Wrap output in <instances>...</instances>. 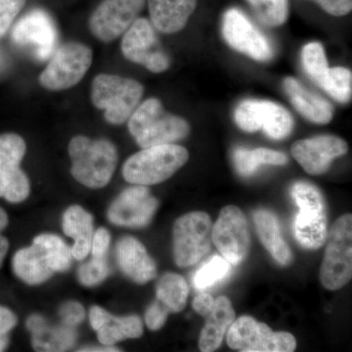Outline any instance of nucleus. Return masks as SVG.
<instances>
[{"mask_svg":"<svg viewBox=\"0 0 352 352\" xmlns=\"http://www.w3.org/2000/svg\"><path fill=\"white\" fill-rule=\"evenodd\" d=\"M92 59V50L85 44L65 43L58 48L50 64L39 76V83L51 91H61L75 87L91 66Z\"/></svg>","mask_w":352,"mask_h":352,"instance_id":"nucleus-8","label":"nucleus"},{"mask_svg":"<svg viewBox=\"0 0 352 352\" xmlns=\"http://www.w3.org/2000/svg\"><path fill=\"white\" fill-rule=\"evenodd\" d=\"M98 340L103 346H112L126 339H138L143 333V324L138 315L118 317L111 316L107 323L99 330Z\"/></svg>","mask_w":352,"mask_h":352,"instance_id":"nucleus-28","label":"nucleus"},{"mask_svg":"<svg viewBox=\"0 0 352 352\" xmlns=\"http://www.w3.org/2000/svg\"><path fill=\"white\" fill-rule=\"evenodd\" d=\"M12 266L16 276L29 285L43 283L54 273L48 264L43 248L34 242L31 247L16 252Z\"/></svg>","mask_w":352,"mask_h":352,"instance_id":"nucleus-24","label":"nucleus"},{"mask_svg":"<svg viewBox=\"0 0 352 352\" xmlns=\"http://www.w3.org/2000/svg\"><path fill=\"white\" fill-rule=\"evenodd\" d=\"M324 11L333 16H344L351 12L352 0H315Z\"/></svg>","mask_w":352,"mask_h":352,"instance_id":"nucleus-42","label":"nucleus"},{"mask_svg":"<svg viewBox=\"0 0 352 352\" xmlns=\"http://www.w3.org/2000/svg\"><path fill=\"white\" fill-rule=\"evenodd\" d=\"M347 150L344 139L321 135L296 141L292 146V155L308 175H320L330 168L333 159L344 156Z\"/></svg>","mask_w":352,"mask_h":352,"instance_id":"nucleus-16","label":"nucleus"},{"mask_svg":"<svg viewBox=\"0 0 352 352\" xmlns=\"http://www.w3.org/2000/svg\"><path fill=\"white\" fill-rule=\"evenodd\" d=\"M157 300L168 312L177 314L186 307L189 287L182 275L166 273L157 284Z\"/></svg>","mask_w":352,"mask_h":352,"instance_id":"nucleus-27","label":"nucleus"},{"mask_svg":"<svg viewBox=\"0 0 352 352\" xmlns=\"http://www.w3.org/2000/svg\"><path fill=\"white\" fill-rule=\"evenodd\" d=\"M145 0H103L89 19L95 38L111 43L122 36L138 19Z\"/></svg>","mask_w":352,"mask_h":352,"instance_id":"nucleus-15","label":"nucleus"},{"mask_svg":"<svg viewBox=\"0 0 352 352\" xmlns=\"http://www.w3.org/2000/svg\"><path fill=\"white\" fill-rule=\"evenodd\" d=\"M212 240L229 263L237 265L242 263L251 247V236L244 212L236 206L222 208L212 226Z\"/></svg>","mask_w":352,"mask_h":352,"instance_id":"nucleus-11","label":"nucleus"},{"mask_svg":"<svg viewBox=\"0 0 352 352\" xmlns=\"http://www.w3.org/2000/svg\"><path fill=\"white\" fill-rule=\"evenodd\" d=\"M206 324L199 338V349L203 352L217 351L226 333L236 319L235 310L226 296L214 300L212 309L206 315Z\"/></svg>","mask_w":352,"mask_h":352,"instance_id":"nucleus-19","label":"nucleus"},{"mask_svg":"<svg viewBox=\"0 0 352 352\" xmlns=\"http://www.w3.org/2000/svg\"><path fill=\"white\" fill-rule=\"evenodd\" d=\"M227 344L242 352H292L296 338L288 332H274L266 324L252 316L235 319L227 331Z\"/></svg>","mask_w":352,"mask_h":352,"instance_id":"nucleus-7","label":"nucleus"},{"mask_svg":"<svg viewBox=\"0 0 352 352\" xmlns=\"http://www.w3.org/2000/svg\"><path fill=\"white\" fill-rule=\"evenodd\" d=\"M72 175L76 182L89 188L106 186L115 173L118 152L115 145L106 139L91 140L78 135L69 141Z\"/></svg>","mask_w":352,"mask_h":352,"instance_id":"nucleus-1","label":"nucleus"},{"mask_svg":"<svg viewBox=\"0 0 352 352\" xmlns=\"http://www.w3.org/2000/svg\"><path fill=\"white\" fill-rule=\"evenodd\" d=\"M36 243L43 248L48 264L54 272L68 270L72 263V250L61 238L53 234H41L34 238Z\"/></svg>","mask_w":352,"mask_h":352,"instance_id":"nucleus-29","label":"nucleus"},{"mask_svg":"<svg viewBox=\"0 0 352 352\" xmlns=\"http://www.w3.org/2000/svg\"><path fill=\"white\" fill-rule=\"evenodd\" d=\"M222 34L231 47L256 61H270L274 55L270 39L239 9H228L224 14Z\"/></svg>","mask_w":352,"mask_h":352,"instance_id":"nucleus-14","label":"nucleus"},{"mask_svg":"<svg viewBox=\"0 0 352 352\" xmlns=\"http://www.w3.org/2000/svg\"><path fill=\"white\" fill-rule=\"evenodd\" d=\"M143 94L140 83L119 76L102 74L92 82V103L105 111L104 117L113 124H124L131 118Z\"/></svg>","mask_w":352,"mask_h":352,"instance_id":"nucleus-4","label":"nucleus"},{"mask_svg":"<svg viewBox=\"0 0 352 352\" xmlns=\"http://www.w3.org/2000/svg\"><path fill=\"white\" fill-rule=\"evenodd\" d=\"M159 207V201L150 195L143 185L131 187L122 192L108 212V219L116 226L143 227L147 226Z\"/></svg>","mask_w":352,"mask_h":352,"instance_id":"nucleus-17","label":"nucleus"},{"mask_svg":"<svg viewBox=\"0 0 352 352\" xmlns=\"http://www.w3.org/2000/svg\"><path fill=\"white\" fill-rule=\"evenodd\" d=\"M284 87L294 107L305 119L319 124L331 122L333 109L323 97L305 89L294 78H287L284 80Z\"/></svg>","mask_w":352,"mask_h":352,"instance_id":"nucleus-21","label":"nucleus"},{"mask_svg":"<svg viewBox=\"0 0 352 352\" xmlns=\"http://www.w3.org/2000/svg\"><path fill=\"white\" fill-rule=\"evenodd\" d=\"M117 256L120 270L135 283L146 284L156 278V263L135 238L124 237L119 241Z\"/></svg>","mask_w":352,"mask_h":352,"instance_id":"nucleus-18","label":"nucleus"},{"mask_svg":"<svg viewBox=\"0 0 352 352\" xmlns=\"http://www.w3.org/2000/svg\"><path fill=\"white\" fill-rule=\"evenodd\" d=\"M236 124L247 132L263 129L268 138L281 140L288 138L294 129L291 113L279 104L265 100L248 99L236 108Z\"/></svg>","mask_w":352,"mask_h":352,"instance_id":"nucleus-9","label":"nucleus"},{"mask_svg":"<svg viewBox=\"0 0 352 352\" xmlns=\"http://www.w3.org/2000/svg\"><path fill=\"white\" fill-rule=\"evenodd\" d=\"M122 51L127 60L142 65L152 73H163L170 67V59L160 47L154 28L144 18H138L126 30Z\"/></svg>","mask_w":352,"mask_h":352,"instance_id":"nucleus-13","label":"nucleus"},{"mask_svg":"<svg viewBox=\"0 0 352 352\" xmlns=\"http://www.w3.org/2000/svg\"><path fill=\"white\" fill-rule=\"evenodd\" d=\"M9 219L6 210L0 208V267L3 264L4 259L9 250V242L4 236L1 235L2 231L8 226Z\"/></svg>","mask_w":352,"mask_h":352,"instance_id":"nucleus-44","label":"nucleus"},{"mask_svg":"<svg viewBox=\"0 0 352 352\" xmlns=\"http://www.w3.org/2000/svg\"><path fill=\"white\" fill-rule=\"evenodd\" d=\"M24 139L16 133L0 135V198L17 204L29 197V178L21 170L25 154Z\"/></svg>","mask_w":352,"mask_h":352,"instance_id":"nucleus-10","label":"nucleus"},{"mask_svg":"<svg viewBox=\"0 0 352 352\" xmlns=\"http://www.w3.org/2000/svg\"><path fill=\"white\" fill-rule=\"evenodd\" d=\"M325 256L319 279L329 291L346 286L352 277V217L342 215L336 220L327 237Z\"/></svg>","mask_w":352,"mask_h":352,"instance_id":"nucleus-5","label":"nucleus"},{"mask_svg":"<svg viewBox=\"0 0 352 352\" xmlns=\"http://www.w3.org/2000/svg\"><path fill=\"white\" fill-rule=\"evenodd\" d=\"M168 314V310L157 300V302L152 303L146 311V325L150 330H160L166 323Z\"/></svg>","mask_w":352,"mask_h":352,"instance_id":"nucleus-38","label":"nucleus"},{"mask_svg":"<svg viewBox=\"0 0 352 352\" xmlns=\"http://www.w3.org/2000/svg\"><path fill=\"white\" fill-rule=\"evenodd\" d=\"M214 302V298L212 296L208 295V294H200L194 298L192 305H193L194 310L197 314L204 317L212 309Z\"/></svg>","mask_w":352,"mask_h":352,"instance_id":"nucleus-43","label":"nucleus"},{"mask_svg":"<svg viewBox=\"0 0 352 352\" xmlns=\"http://www.w3.org/2000/svg\"><path fill=\"white\" fill-rule=\"evenodd\" d=\"M189 153L179 145L164 144L145 148L126 160L122 175L132 184H157L166 182L187 163Z\"/></svg>","mask_w":352,"mask_h":352,"instance_id":"nucleus-3","label":"nucleus"},{"mask_svg":"<svg viewBox=\"0 0 352 352\" xmlns=\"http://www.w3.org/2000/svg\"><path fill=\"white\" fill-rule=\"evenodd\" d=\"M63 230L75 239L72 254L76 261L87 258L94 237V217L80 206H72L63 217Z\"/></svg>","mask_w":352,"mask_h":352,"instance_id":"nucleus-23","label":"nucleus"},{"mask_svg":"<svg viewBox=\"0 0 352 352\" xmlns=\"http://www.w3.org/2000/svg\"><path fill=\"white\" fill-rule=\"evenodd\" d=\"M129 129L142 149L153 146L170 144L186 138L188 122L164 110L157 98L147 99L129 118Z\"/></svg>","mask_w":352,"mask_h":352,"instance_id":"nucleus-2","label":"nucleus"},{"mask_svg":"<svg viewBox=\"0 0 352 352\" xmlns=\"http://www.w3.org/2000/svg\"><path fill=\"white\" fill-rule=\"evenodd\" d=\"M25 0H0V36H3L25 6Z\"/></svg>","mask_w":352,"mask_h":352,"instance_id":"nucleus-37","label":"nucleus"},{"mask_svg":"<svg viewBox=\"0 0 352 352\" xmlns=\"http://www.w3.org/2000/svg\"><path fill=\"white\" fill-rule=\"evenodd\" d=\"M233 162L239 175L252 176L256 173L261 164L284 166L288 164L289 157L284 153L266 148L250 150L244 147H237L233 152Z\"/></svg>","mask_w":352,"mask_h":352,"instance_id":"nucleus-26","label":"nucleus"},{"mask_svg":"<svg viewBox=\"0 0 352 352\" xmlns=\"http://www.w3.org/2000/svg\"><path fill=\"white\" fill-rule=\"evenodd\" d=\"M80 351L87 352H118L119 349H116L111 346H106L103 347H85V349H80Z\"/></svg>","mask_w":352,"mask_h":352,"instance_id":"nucleus-47","label":"nucleus"},{"mask_svg":"<svg viewBox=\"0 0 352 352\" xmlns=\"http://www.w3.org/2000/svg\"><path fill=\"white\" fill-rule=\"evenodd\" d=\"M110 314L99 307H91L89 312L90 324L95 331L99 330L111 318Z\"/></svg>","mask_w":352,"mask_h":352,"instance_id":"nucleus-45","label":"nucleus"},{"mask_svg":"<svg viewBox=\"0 0 352 352\" xmlns=\"http://www.w3.org/2000/svg\"><path fill=\"white\" fill-rule=\"evenodd\" d=\"M12 38L14 43L27 50L32 56L44 61L56 48L57 28L46 11L34 9L14 25Z\"/></svg>","mask_w":352,"mask_h":352,"instance_id":"nucleus-12","label":"nucleus"},{"mask_svg":"<svg viewBox=\"0 0 352 352\" xmlns=\"http://www.w3.org/2000/svg\"><path fill=\"white\" fill-rule=\"evenodd\" d=\"M231 264L221 256H215L197 271L194 285L197 289H207L223 279L230 270Z\"/></svg>","mask_w":352,"mask_h":352,"instance_id":"nucleus-34","label":"nucleus"},{"mask_svg":"<svg viewBox=\"0 0 352 352\" xmlns=\"http://www.w3.org/2000/svg\"><path fill=\"white\" fill-rule=\"evenodd\" d=\"M212 222L203 212H192L180 217L173 226V258L176 265L189 267L212 250Z\"/></svg>","mask_w":352,"mask_h":352,"instance_id":"nucleus-6","label":"nucleus"},{"mask_svg":"<svg viewBox=\"0 0 352 352\" xmlns=\"http://www.w3.org/2000/svg\"><path fill=\"white\" fill-rule=\"evenodd\" d=\"M292 196L300 210H320L325 208V201L320 190L311 183L296 182L292 187Z\"/></svg>","mask_w":352,"mask_h":352,"instance_id":"nucleus-35","label":"nucleus"},{"mask_svg":"<svg viewBox=\"0 0 352 352\" xmlns=\"http://www.w3.org/2000/svg\"><path fill=\"white\" fill-rule=\"evenodd\" d=\"M302 63L307 76L320 87L330 69L323 45L319 43H310L303 46Z\"/></svg>","mask_w":352,"mask_h":352,"instance_id":"nucleus-32","label":"nucleus"},{"mask_svg":"<svg viewBox=\"0 0 352 352\" xmlns=\"http://www.w3.org/2000/svg\"><path fill=\"white\" fill-rule=\"evenodd\" d=\"M352 74L351 69L336 67L329 69L320 87L340 103L351 100Z\"/></svg>","mask_w":352,"mask_h":352,"instance_id":"nucleus-31","label":"nucleus"},{"mask_svg":"<svg viewBox=\"0 0 352 352\" xmlns=\"http://www.w3.org/2000/svg\"><path fill=\"white\" fill-rule=\"evenodd\" d=\"M109 274V268L105 258H92L89 263L82 264L78 270L80 283L92 287L101 283Z\"/></svg>","mask_w":352,"mask_h":352,"instance_id":"nucleus-36","label":"nucleus"},{"mask_svg":"<svg viewBox=\"0 0 352 352\" xmlns=\"http://www.w3.org/2000/svg\"><path fill=\"white\" fill-rule=\"evenodd\" d=\"M314 1H315V0H314Z\"/></svg>","mask_w":352,"mask_h":352,"instance_id":"nucleus-48","label":"nucleus"},{"mask_svg":"<svg viewBox=\"0 0 352 352\" xmlns=\"http://www.w3.org/2000/svg\"><path fill=\"white\" fill-rule=\"evenodd\" d=\"M60 315H61V318L65 325L73 327V326L82 323L83 319H85V308H83L80 303L69 302L65 303L63 307H61Z\"/></svg>","mask_w":352,"mask_h":352,"instance_id":"nucleus-39","label":"nucleus"},{"mask_svg":"<svg viewBox=\"0 0 352 352\" xmlns=\"http://www.w3.org/2000/svg\"><path fill=\"white\" fill-rule=\"evenodd\" d=\"M327 222L325 208L300 210L294 223V233L296 241L305 249H320L327 241Z\"/></svg>","mask_w":352,"mask_h":352,"instance_id":"nucleus-25","label":"nucleus"},{"mask_svg":"<svg viewBox=\"0 0 352 352\" xmlns=\"http://www.w3.org/2000/svg\"><path fill=\"white\" fill-rule=\"evenodd\" d=\"M259 20L270 27L283 25L288 17V0H248Z\"/></svg>","mask_w":352,"mask_h":352,"instance_id":"nucleus-33","label":"nucleus"},{"mask_svg":"<svg viewBox=\"0 0 352 352\" xmlns=\"http://www.w3.org/2000/svg\"><path fill=\"white\" fill-rule=\"evenodd\" d=\"M17 324V317L8 308L0 307V351L8 344L7 333Z\"/></svg>","mask_w":352,"mask_h":352,"instance_id":"nucleus-40","label":"nucleus"},{"mask_svg":"<svg viewBox=\"0 0 352 352\" xmlns=\"http://www.w3.org/2000/svg\"><path fill=\"white\" fill-rule=\"evenodd\" d=\"M254 226L259 240L271 256L282 266L293 261V252L285 242L276 215L267 210H258L254 214Z\"/></svg>","mask_w":352,"mask_h":352,"instance_id":"nucleus-22","label":"nucleus"},{"mask_svg":"<svg viewBox=\"0 0 352 352\" xmlns=\"http://www.w3.org/2000/svg\"><path fill=\"white\" fill-rule=\"evenodd\" d=\"M197 0H148L153 25L164 34L182 31L195 11Z\"/></svg>","mask_w":352,"mask_h":352,"instance_id":"nucleus-20","label":"nucleus"},{"mask_svg":"<svg viewBox=\"0 0 352 352\" xmlns=\"http://www.w3.org/2000/svg\"><path fill=\"white\" fill-rule=\"evenodd\" d=\"M110 233L105 228H99L92 237L91 252L95 258H104L110 245Z\"/></svg>","mask_w":352,"mask_h":352,"instance_id":"nucleus-41","label":"nucleus"},{"mask_svg":"<svg viewBox=\"0 0 352 352\" xmlns=\"http://www.w3.org/2000/svg\"><path fill=\"white\" fill-rule=\"evenodd\" d=\"M75 339V332L69 326L51 329L46 325L32 333V344L38 351H66L73 346Z\"/></svg>","mask_w":352,"mask_h":352,"instance_id":"nucleus-30","label":"nucleus"},{"mask_svg":"<svg viewBox=\"0 0 352 352\" xmlns=\"http://www.w3.org/2000/svg\"><path fill=\"white\" fill-rule=\"evenodd\" d=\"M28 329L31 331L32 333L36 332V331L41 330L44 326H46V321L43 317L38 316V315H34V316L30 317L27 322Z\"/></svg>","mask_w":352,"mask_h":352,"instance_id":"nucleus-46","label":"nucleus"}]
</instances>
